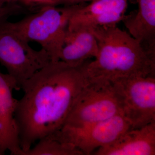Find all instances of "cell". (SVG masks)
I'll return each instance as SVG.
<instances>
[{"mask_svg":"<svg viewBox=\"0 0 155 155\" xmlns=\"http://www.w3.org/2000/svg\"><path fill=\"white\" fill-rule=\"evenodd\" d=\"M120 114L122 99L114 83L88 80L63 126L84 127Z\"/></svg>","mask_w":155,"mask_h":155,"instance_id":"4","label":"cell"},{"mask_svg":"<svg viewBox=\"0 0 155 155\" xmlns=\"http://www.w3.org/2000/svg\"><path fill=\"white\" fill-rule=\"evenodd\" d=\"M138 9L122 21L128 33L147 50L155 54V0H134Z\"/></svg>","mask_w":155,"mask_h":155,"instance_id":"12","label":"cell"},{"mask_svg":"<svg viewBox=\"0 0 155 155\" xmlns=\"http://www.w3.org/2000/svg\"><path fill=\"white\" fill-rule=\"evenodd\" d=\"M17 82L9 74L0 72V153L7 151L11 155H22L15 118L17 100L14 91L19 89Z\"/></svg>","mask_w":155,"mask_h":155,"instance_id":"9","label":"cell"},{"mask_svg":"<svg viewBox=\"0 0 155 155\" xmlns=\"http://www.w3.org/2000/svg\"><path fill=\"white\" fill-rule=\"evenodd\" d=\"M94 34L98 52L82 65L89 81L155 76V54L147 50L128 32L115 26L89 28Z\"/></svg>","mask_w":155,"mask_h":155,"instance_id":"2","label":"cell"},{"mask_svg":"<svg viewBox=\"0 0 155 155\" xmlns=\"http://www.w3.org/2000/svg\"><path fill=\"white\" fill-rule=\"evenodd\" d=\"M98 45L96 38L90 28L67 29L59 61L73 66H80L96 57Z\"/></svg>","mask_w":155,"mask_h":155,"instance_id":"11","label":"cell"},{"mask_svg":"<svg viewBox=\"0 0 155 155\" xmlns=\"http://www.w3.org/2000/svg\"><path fill=\"white\" fill-rule=\"evenodd\" d=\"M83 153L71 145L62 142L52 134L47 136L24 155H83Z\"/></svg>","mask_w":155,"mask_h":155,"instance_id":"13","label":"cell"},{"mask_svg":"<svg viewBox=\"0 0 155 155\" xmlns=\"http://www.w3.org/2000/svg\"><path fill=\"white\" fill-rule=\"evenodd\" d=\"M128 0H94L80 4L69 20L67 30L115 26L122 21Z\"/></svg>","mask_w":155,"mask_h":155,"instance_id":"8","label":"cell"},{"mask_svg":"<svg viewBox=\"0 0 155 155\" xmlns=\"http://www.w3.org/2000/svg\"><path fill=\"white\" fill-rule=\"evenodd\" d=\"M82 65L51 61L21 87L23 95L17 100L14 118L22 155L63 127L88 82Z\"/></svg>","mask_w":155,"mask_h":155,"instance_id":"1","label":"cell"},{"mask_svg":"<svg viewBox=\"0 0 155 155\" xmlns=\"http://www.w3.org/2000/svg\"><path fill=\"white\" fill-rule=\"evenodd\" d=\"M62 0H19V3L23 7L38 9L46 6H58Z\"/></svg>","mask_w":155,"mask_h":155,"instance_id":"14","label":"cell"},{"mask_svg":"<svg viewBox=\"0 0 155 155\" xmlns=\"http://www.w3.org/2000/svg\"><path fill=\"white\" fill-rule=\"evenodd\" d=\"M130 128V123L123 114H120L84 127L64 126L52 134L62 142L74 147L83 155H87L111 144Z\"/></svg>","mask_w":155,"mask_h":155,"instance_id":"7","label":"cell"},{"mask_svg":"<svg viewBox=\"0 0 155 155\" xmlns=\"http://www.w3.org/2000/svg\"><path fill=\"white\" fill-rule=\"evenodd\" d=\"M93 1L94 0H62L61 5H64V6L72 5L85 3L86 2H91Z\"/></svg>","mask_w":155,"mask_h":155,"instance_id":"16","label":"cell"},{"mask_svg":"<svg viewBox=\"0 0 155 155\" xmlns=\"http://www.w3.org/2000/svg\"><path fill=\"white\" fill-rule=\"evenodd\" d=\"M23 7L19 4L7 5L0 7V21L7 19L10 16L22 13Z\"/></svg>","mask_w":155,"mask_h":155,"instance_id":"15","label":"cell"},{"mask_svg":"<svg viewBox=\"0 0 155 155\" xmlns=\"http://www.w3.org/2000/svg\"><path fill=\"white\" fill-rule=\"evenodd\" d=\"M51 61L44 50H36L13 30L7 19L0 21V63L19 88Z\"/></svg>","mask_w":155,"mask_h":155,"instance_id":"5","label":"cell"},{"mask_svg":"<svg viewBox=\"0 0 155 155\" xmlns=\"http://www.w3.org/2000/svg\"><path fill=\"white\" fill-rule=\"evenodd\" d=\"M0 155H2L1 154V153H0Z\"/></svg>","mask_w":155,"mask_h":155,"instance_id":"18","label":"cell"},{"mask_svg":"<svg viewBox=\"0 0 155 155\" xmlns=\"http://www.w3.org/2000/svg\"><path fill=\"white\" fill-rule=\"evenodd\" d=\"M19 0H0V7L9 5L19 4Z\"/></svg>","mask_w":155,"mask_h":155,"instance_id":"17","label":"cell"},{"mask_svg":"<svg viewBox=\"0 0 155 155\" xmlns=\"http://www.w3.org/2000/svg\"><path fill=\"white\" fill-rule=\"evenodd\" d=\"M79 5L44 6L17 22L8 21L9 24L28 42L39 44L51 61H59L69 20Z\"/></svg>","mask_w":155,"mask_h":155,"instance_id":"3","label":"cell"},{"mask_svg":"<svg viewBox=\"0 0 155 155\" xmlns=\"http://www.w3.org/2000/svg\"><path fill=\"white\" fill-rule=\"evenodd\" d=\"M113 83L122 99L123 116L132 128L155 122V76L122 78Z\"/></svg>","mask_w":155,"mask_h":155,"instance_id":"6","label":"cell"},{"mask_svg":"<svg viewBox=\"0 0 155 155\" xmlns=\"http://www.w3.org/2000/svg\"><path fill=\"white\" fill-rule=\"evenodd\" d=\"M97 155H155V122L130 128L113 143L98 149Z\"/></svg>","mask_w":155,"mask_h":155,"instance_id":"10","label":"cell"}]
</instances>
